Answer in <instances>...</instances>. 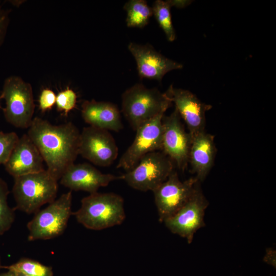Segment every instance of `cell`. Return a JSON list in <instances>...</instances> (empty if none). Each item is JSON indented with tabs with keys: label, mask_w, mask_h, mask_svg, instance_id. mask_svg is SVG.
I'll list each match as a JSON object with an SVG mask.
<instances>
[{
	"label": "cell",
	"mask_w": 276,
	"mask_h": 276,
	"mask_svg": "<svg viewBox=\"0 0 276 276\" xmlns=\"http://www.w3.org/2000/svg\"><path fill=\"white\" fill-rule=\"evenodd\" d=\"M27 134L40 152L47 171L58 181L79 155L78 128L71 122L56 125L35 117Z\"/></svg>",
	"instance_id": "1"
},
{
	"label": "cell",
	"mask_w": 276,
	"mask_h": 276,
	"mask_svg": "<svg viewBox=\"0 0 276 276\" xmlns=\"http://www.w3.org/2000/svg\"><path fill=\"white\" fill-rule=\"evenodd\" d=\"M81 203L72 215L87 229L100 231L120 225L126 218L124 199L114 193L89 194Z\"/></svg>",
	"instance_id": "2"
},
{
	"label": "cell",
	"mask_w": 276,
	"mask_h": 276,
	"mask_svg": "<svg viewBox=\"0 0 276 276\" xmlns=\"http://www.w3.org/2000/svg\"><path fill=\"white\" fill-rule=\"evenodd\" d=\"M172 104L166 93L136 83L122 95V112L131 128L136 130L143 123L161 113Z\"/></svg>",
	"instance_id": "3"
},
{
	"label": "cell",
	"mask_w": 276,
	"mask_h": 276,
	"mask_svg": "<svg viewBox=\"0 0 276 276\" xmlns=\"http://www.w3.org/2000/svg\"><path fill=\"white\" fill-rule=\"evenodd\" d=\"M14 178L12 192L16 202L15 210L35 214L43 205L55 200L57 180L47 170Z\"/></svg>",
	"instance_id": "4"
},
{
	"label": "cell",
	"mask_w": 276,
	"mask_h": 276,
	"mask_svg": "<svg viewBox=\"0 0 276 276\" xmlns=\"http://www.w3.org/2000/svg\"><path fill=\"white\" fill-rule=\"evenodd\" d=\"M72 201V194L70 191L35 213L27 225L28 240H49L62 234L73 214Z\"/></svg>",
	"instance_id": "5"
},
{
	"label": "cell",
	"mask_w": 276,
	"mask_h": 276,
	"mask_svg": "<svg viewBox=\"0 0 276 276\" xmlns=\"http://www.w3.org/2000/svg\"><path fill=\"white\" fill-rule=\"evenodd\" d=\"M1 99H4L3 109L6 121L20 128H28L33 119L35 110L32 88L20 77L11 76L6 79Z\"/></svg>",
	"instance_id": "6"
},
{
	"label": "cell",
	"mask_w": 276,
	"mask_h": 276,
	"mask_svg": "<svg viewBox=\"0 0 276 276\" xmlns=\"http://www.w3.org/2000/svg\"><path fill=\"white\" fill-rule=\"evenodd\" d=\"M172 160L162 151L143 157L131 170L122 175V179L134 189L153 191L174 170Z\"/></svg>",
	"instance_id": "7"
},
{
	"label": "cell",
	"mask_w": 276,
	"mask_h": 276,
	"mask_svg": "<svg viewBox=\"0 0 276 276\" xmlns=\"http://www.w3.org/2000/svg\"><path fill=\"white\" fill-rule=\"evenodd\" d=\"M199 182L195 177L181 181L177 171L174 170L167 179L153 191L159 221L164 222L182 208Z\"/></svg>",
	"instance_id": "8"
},
{
	"label": "cell",
	"mask_w": 276,
	"mask_h": 276,
	"mask_svg": "<svg viewBox=\"0 0 276 276\" xmlns=\"http://www.w3.org/2000/svg\"><path fill=\"white\" fill-rule=\"evenodd\" d=\"M161 113L141 125L136 130L132 144L121 156L117 168L126 172L133 169L146 154L162 151L163 128Z\"/></svg>",
	"instance_id": "9"
},
{
	"label": "cell",
	"mask_w": 276,
	"mask_h": 276,
	"mask_svg": "<svg viewBox=\"0 0 276 276\" xmlns=\"http://www.w3.org/2000/svg\"><path fill=\"white\" fill-rule=\"evenodd\" d=\"M209 205L199 182L185 205L163 223L171 233L185 238L190 244L195 233L205 226L204 216Z\"/></svg>",
	"instance_id": "10"
},
{
	"label": "cell",
	"mask_w": 276,
	"mask_h": 276,
	"mask_svg": "<svg viewBox=\"0 0 276 276\" xmlns=\"http://www.w3.org/2000/svg\"><path fill=\"white\" fill-rule=\"evenodd\" d=\"M177 110L162 118L163 128L162 151L174 165L184 171L188 165L189 154L192 137L187 132Z\"/></svg>",
	"instance_id": "11"
},
{
	"label": "cell",
	"mask_w": 276,
	"mask_h": 276,
	"mask_svg": "<svg viewBox=\"0 0 276 276\" xmlns=\"http://www.w3.org/2000/svg\"><path fill=\"white\" fill-rule=\"evenodd\" d=\"M118 153V147L109 131L89 126L80 132L79 154L94 165L109 166Z\"/></svg>",
	"instance_id": "12"
},
{
	"label": "cell",
	"mask_w": 276,
	"mask_h": 276,
	"mask_svg": "<svg viewBox=\"0 0 276 276\" xmlns=\"http://www.w3.org/2000/svg\"><path fill=\"white\" fill-rule=\"evenodd\" d=\"M165 93L174 104L192 137L205 131V113L212 107L211 105L203 103L189 90L175 88L172 85Z\"/></svg>",
	"instance_id": "13"
},
{
	"label": "cell",
	"mask_w": 276,
	"mask_h": 276,
	"mask_svg": "<svg viewBox=\"0 0 276 276\" xmlns=\"http://www.w3.org/2000/svg\"><path fill=\"white\" fill-rule=\"evenodd\" d=\"M128 50L134 57L139 77L160 81L169 72L182 68V65L157 52L151 45L131 42Z\"/></svg>",
	"instance_id": "14"
},
{
	"label": "cell",
	"mask_w": 276,
	"mask_h": 276,
	"mask_svg": "<svg viewBox=\"0 0 276 276\" xmlns=\"http://www.w3.org/2000/svg\"><path fill=\"white\" fill-rule=\"evenodd\" d=\"M60 179V183L71 191H83L92 194L97 192L100 188L106 187L111 181L122 179V175L103 173L87 163H74Z\"/></svg>",
	"instance_id": "15"
},
{
	"label": "cell",
	"mask_w": 276,
	"mask_h": 276,
	"mask_svg": "<svg viewBox=\"0 0 276 276\" xmlns=\"http://www.w3.org/2000/svg\"><path fill=\"white\" fill-rule=\"evenodd\" d=\"M43 159L27 134H24L14 147L4 165L6 170L14 177L45 170Z\"/></svg>",
	"instance_id": "16"
},
{
	"label": "cell",
	"mask_w": 276,
	"mask_h": 276,
	"mask_svg": "<svg viewBox=\"0 0 276 276\" xmlns=\"http://www.w3.org/2000/svg\"><path fill=\"white\" fill-rule=\"evenodd\" d=\"M217 149L214 136L205 131L192 137L188 164L200 182L208 176L214 164Z\"/></svg>",
	"instance_id": "17"
},
{
	"label": "cell",
	"mask_w": 276,
	"mask_h": 276,
	"mask_svg": "<svg viewBox=\"0 0 276 276\" xmlns=\"http://www.w3.org/2000/svg\"><path fill=\"white\" fill-rule=\"evenodd\" d=\"M81 108L82 118L90 126L115 132L123 128L120 111L113 103L86 100L83 102Z\"/></svg>",
	"instance_id": "18"
},
{
	"label": "cell",
	"mask_w": 276,
	"mask_h": 276,
	"mask_svg": "<svg viewBox=\"0 0 276 276\" xmlns=\"http://www.w3.org/2000/svg\"><path fill=\"white\" fill-rule=\"evenodd\" d=\"M127 12L126 24L128 27L142 28L153 15L152 7L144 0H130L124 6Z\"/></svg>",
	"instance_id": "19"
},
{
	"label": "cell",
	"mask_w": 276,
	"mask_h": 276,
	"mask_svg": "<svg viewBox=\"0 0 276 276\" xmlns=\"http://www.w3.org/2000/svg\"><path fill=\"white\" fill-rule=\"evenodd\" d=\"M171 7L170 1L162 0L155 1L152 7L153 15L164 32L167 39L171 42L176 39V33L172 21Z\"/></svg>",
	"instance_id": "20"
},
{
	"label": "cell",
	"mask_w": 276,
	"mask_h": 276,
	"mask_svg": "<svg viewBox=\"0 0 276 276\" xmlns=\"http://www.w3.org/2000/svg\"><path fill=\"white\" fill-rule=\"evenodd\" d=\"M8 270L19 272L28 276H53L51 267L42 264L38 261L28 258H22L15 263L2 266Z\"/></svg>",
	"instance_id": "21"
},
{
	"label": "cell",
	"mask_w": 276,
	"mask_h": 276,
	"mask_svg": "<svg viewBox=\"0 0 276 276\" xmlns=\"http://www.w3.org/2000/svg\"><path fill=\"white\" fill-rule=\"evenodd\" d=\"M9 191L7 183L0 178V236L8 231L15 219L14 209L8 204Z\"/></svg>",
	"instance_id": "22"
},
{
	"label": "cell",
	"mask_w": 276,
	"mask_h": 276,
	"mask_svg": "<svg viewBox=\"0 0 276 276\" xmlns=\"http://www.w3.org/2000/svg\"><path fill=\"white\" fill-rule=\"evenodd\" d=\"M19 138L14 132L0 131V165L7 162Z\"/></svg>",
	"instance_id": "23"
},
{
	"label": "cell",
	"mask_w": 276,
	"mask_h": 276,
	"mask_svg": "<svg viewBox=\"0 0 276 276\" xmlns=\"http://www.w3.org/2000/svg\"><path fill=\"white\" fill-rule=\"evenodd\" d=\"M77 95L75 92L67 87L56 95V104L58 110L63 111L65 115L76 105Z\"/></svg>",
	"instance_id": "24"
},
{
	"label": "cell",
	"mask_w": 276,
	"mask_h": 276,
	"mask_svg": "<svg viewBox=\"0 0 276 276\" xmlns=\"http://www.w3.org/2000/svg\"><path fill=\"white\" fill-rule=\"evenodd\" d=\"M56 95L50 89H43L39 97V107L42 112L51 109L56 104Z\"/></svg>",
	"instance_id": "25"
},
{
	"label": "cell",
	"mask_w": 276,
	"mask_h": 276,
	"mask_svg": "<svg viewBox=\"0 0 276 276\" xmlns=\"http://www.w3.org/2000/svg\"><path fill=\"white\" fill-rule=\"evenodd\" d=\"M9 12V11H6L0 8V45L3 42L6 32L8 24Z\"/></svg>",
	"instance_id": "26"
},
{
	"label": "cell",
	"mask_w": 276,
	"mask_h": 276,
	"mask_svg": "<svg viewBox=\"0 0 276 276\" xmlns=\"http://www.w3.org/2000/svg\"><path fill=\"white\" fill-rule=\"evenodd\" d=\"M263 261L266 263L272 266L275 268L276 267V252L273 248H267L266 253L263 258Z\"/></svg>",
	"instance_id": "27"
},
{
	"label": "cell",
	"mask_w": 276,
	"mask_h": 276,
	"mask_svg": "<svg viewBox=\"0 0 276 276\" xmlns=\"http://www.w3.org/2000/svg\"><path fill=\"white\" fill-rule=\"evenodd\" d=\"M172 6L178 8H183L188 6L190 2L188 1H170Z\"/></svg>",
	"instance_id": "28"
},
{
	"label": "cell",
	"mask_w": 276,
	"mask_h": 276,
	"mask_svg": "<svg viewBox=\"0 0 276 276\" xmlns=\"http://www.w3.org/2000/svg\"><path fill=\"white\" fill-rule=\"evenodd\" d=\"M0 276H17L16 272L9 270L8 272L0 274Z\"/></svg>",
	"instance_id": "29"
},
{
	"label": "cell",
	"mask_w": 276,
	"mask_h": 276,
	"mask_svg": "<svg viewBox=\"0 0 276 276\" xmlns=\"http://www.w3.org/2000/svg\"><path fill=\"white\" fill-rule=\"evenodd\" d=\"M16 273L17 276H28V275H27L26 274H24L23 273H19V272H16Z\"/></svg>",
	"instance_id": "30"
},
{
	"label": "cell",
	"mask_w": 276,
	"mask_h": 276,
	"mask_svg": "<svg viewBox=\"0 0 276 276\" xmlns=\"http://www.w3.org/2000/svg\"><path fill=\"white\" fill-rule=\"evenodd\" d=\"M2 268V266H1V258H0V268Z\"/></svg>",
	"instance_id": "31"
},
{
	"label": "cell",
	"mask_w": 276,
	"mask_h": 276,
	"mask_svg": "<svg viewBox=\"0 0 276 276\" xmlns=\"http://www.w3.org/2000/svg\"><path fill=\"white\" fill-rule=\"evenodd\" d=\"M1 99V97H0V99ZM0 108H1V105H0Z\"/></svg>",
	"instance_id": "32"
}]
</instances>
